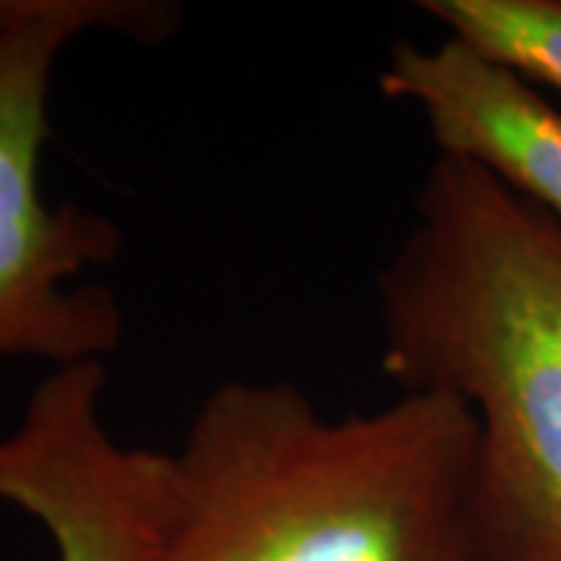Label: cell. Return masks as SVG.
<instances>
[{"instance_id":"obj_1","label":"cell","mask_w":561,"mask_h":561,"mask_svg":"<svg viewBox=\"0 0 561 561\" xmlns=\"http://www.w3.org/2000/svg\"><path fill=\"white\" fill-rule=\"evenodd\" d=\"M381 371L478 424L481 561H561V221L431 162L378 272Z\"/></svg>"},{"instance_id":"obj_2","label":"cell","mask_w":561,"mask_h":561,"mask_svg":"<svg viewBox=\"0 0 561 561\" xmlns=\"http://www.w3.org/2000/svg\"><path fill=\"white\" fill-rule=\"evenodd\" d=\"M172 468L153 561H481L478 424L446 393L328 415L300 383L228 378Z\"/></svg>"},{"instance_id":"obj_3","label":"cell","mask_w":561,"mask_h":561,"mask_svg":"<svg viewBox=\"0 0 561 561\" xmlns=\"http://www.w3.org/2000/svg\"><path fill=\"white\" fill-rule=\"evenodd\" d=\"M179 25L181 7L169 0H0V359L69 368L119 346V300L79 278L119 256L122 228L41 194L50 79L84 35L160 44Z\"/></svg>"},{"instance_id":"obj_4","label":"cell","mask_w":561,"mask_h":561,"mask_svg":"<svg viewBox=\"0 0 561 561\" xmlns=\"http://www.w3.org/2000/svg\"><path fill=\"white\" fill-rule=\"evenodd\" d=\"M106 365L54 368L0 437V502L44 527L57 561H153L175 508L172 453L122 446L101 415Z\"/></svg>"},{"instance_id":"obj_5","label":"cell","mask_w":561,"mask_h":561,"mask_svg":"<svg viewBox=\"0 0 561 561\" xmlns=\"http://www.w3.org/2000/svg\"><path fill=\"white\" fill-rule=\"evenodd\" d=\"M378 88L419 113L437 157L481 169L561 221V110L534 81L443 35L437 44L397 41Z\"/></svg>"},{"instance_id":"obj_6","label":"cell","mask_w":561,"mask_h":561,"mask_svg":"<svg viewBox=\"0 0 561 561\" xmlns=\"http://www.w3.org/2000/svg\"><path fill=\"white\" fill-rule=\"evenodd\" d=\"M419 10L443 35L561 94V0H419Z\"/></svg>"}]
</instances>
